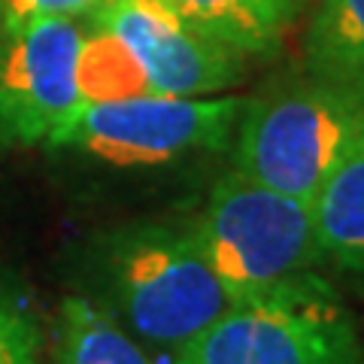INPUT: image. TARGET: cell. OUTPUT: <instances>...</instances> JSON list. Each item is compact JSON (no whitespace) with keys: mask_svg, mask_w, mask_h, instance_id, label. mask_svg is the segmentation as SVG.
<instances>
[{"mask_svg":"<svg viewBox=\"0 0 364 364\" xmlns=\"http://www.w3.org/2000/svg\"><path fill=\"white\" fill-rule=\"evenodd\" d=\"M104 273L112 313L140 343L173 355L237 304L195 234L167 225L122 231L107 249Z\"/></svg>","mask_w":364,"mask_h":364,"instance_id":"6da1fadb","label":"cell"},{"mask_svg":"<svg viewBox=\"0 0 364 364\" xmlns=\"http://www.w3.org/2000/svg\"><path fill=\"white\" fill-rule=\"evenodd\" d=\"M361 131L364 97L306 76L243 104L231 143L234 170L313 203Z\"/></svg>","mask_w":364,"mask_h":364,"instance_id":"7a4b0ae2","label":"cell"},{"mask_svg":"<svg viewBox=\"0 0 364 364\" xmlns=\"http://www.w3.org/2000/svg\"><path fill=\"white\" fill-rule=\"evenodd\" d=\"M191 234L237 301L316 273L325 261L313 203L267 188L237 170L215 182Z\"/></svg>","mask_w":364,"mask_h":364,"instance_id":"3957f363","label":"cell"},{"mask_svg":"<svg viewBox=\"0 0 364 364\" xmlns=\"http://www.w3.org/2000/svg\"><path fill=\"white\" fill-rule=\"evenodd\" d=\"M173 364H364V349L337 291L306 273L237 301Z\"/></svg>","mask_w":364,"mask_h":364,"instance_id":"277c9868","label":"cell"},{"mask_svg":"<svg viewBox=\"0 0 364 364\" xmlns=\"http://www.w3.org/2000/svg\"><path fill=\"white\" fill-rule=\"evenodd\" d=\"M243 97L131 95L85 100L46 146L76 149L109 164H167L234 143Z\"/></svg>","mask_w":364,"mask_h":364,"instance_id":"5b68a950","label":"cell"},{"mask_svg":"<svg viewBox=\"0 0 364 364\" xmlns=\"http://www.w3.org/2000/svg\"><path fill=\"white\" fill-rule=\"evenodd\" d=\"M88 21L124 49L146 95L210 97L246 73L243 52L203 33L161 0H104Z\"/></svg>","mask_w":364,"mask_h":364,"instance_id":"8992f818","label":"cell"},{"mask_svg":"<svg viewBox=\"0 0 364 364\" xmlns=\"http://www.w3.org/2000/svg\"><path fill=\"white\" fill-rule=\"evenodd\" d=\"M85 31L73 18H37L4 31L0 46V143H49L85 104L79 85Z\"/></svg>","mask_w":364,"mask_h":364,"instance_id":"52a82bcc","label":"cell"},{"mask_svg":"<svg viewBox=\"0 0 364 364\" xmlns=\"http://www.w3.org/2000/svg\"><path fill=\"white\" fill-rule=\"evenodd\" d=\"M304 67L316 82L364 97V0H310Z\"/></svg>","mask_w":364,"mask_h":364,"instance_id":"ba28073f","label":"cell"},{"mask_svg":"<svg viewBox=\"0 0 364 364\" xmlns=\"http://www.w3.org/2000/svg\"><path fill=\"white\" fill-rule=\"evenodd\" d=\"M313 215L328 264L364 277V131L313 198Z\"/></svg>","mask_w":364,"mask_h":364,"instance_id":"9c48e42d","label":"cell"},{"mask_svg":"<svg viewBox=\"0 0 364 364\" xmlns=\"http://www.w3.org/2000/svg\"><path fill=\"white\" fill-rule=\"evenodd\" d=\"M173 13L243 55H270L306 0H161Z\"/></svg>","mask_w":364,"mask_h":364,"instance_id":"30bf717a","label":"cell"},{"mask_svg":"<svg viewBox=\"0 0 364 364\" xmlns=\"http://www.w3.org/2000/svg\"><path fill=\"white\" fill-rule=\"evenodd\" d=\"M55 364H158L119 322L112 306L67 298L58 316Z\"/></svg>","mask_w":364,"mask_h":364,"instance_id":"8fae6325","label":"cell"},{"mask_svg":"<svg viewBox=\"0 0 364 364\" xmlns=\"http://www.w3.org/2000/svg\"><path fill=\"white\" fill-rule=\"evenodd\" d=\"M104 0H0V33L16 31L37 18H82Z\"/></svg>","mask_w":364,"mask_h":364,"instance_id":"7c38bea8","label":"cell"},{"mask_svg":"<svg viewBox=\"0 0 364 364\" xmlns=\"http://www.w3.org/2000/svg\"><path fill=\"white\" fill-rule=\"evenodd\" d=\"M0 364H43L33 325L4 304H0Z\"/></svg>","mask_w":364,"mask_h":364,"instance_id":"4fadbf2b","label":"cell"}]
</instances>
